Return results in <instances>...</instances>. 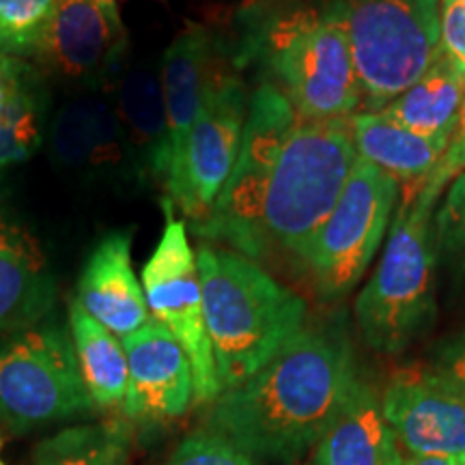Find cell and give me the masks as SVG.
Segmentation results:
<instances>
[{
    "mask_svg": "<svg viewBox=\"0 0 465 465\" xmlns=\"http://www.w3.org/2000/svg\"><path fill=\"white\" fill-rule=\"evenodd\" d=\"M356 381L342 328L302 330L263 369L213 401L205 429L254 461L293 463L330 431Z\"/></svg>",
    "mask_w": 465,
    "mask_h": 465,
    "instance_id": "6da1fadb",
    "label": "cell"
},
{
    "mask_svg": "<svg viewBox=\"0 0 465 465\" xmlns=\"http://www.w3.org/2000/svg\"><path fill=\"white\" fill-rule=\"evenodd\" d=\"M196 267L224 392L250 380L304 330L306 302L231 250L201 243Z\"/></svg>",
    "mask_w": 465,
    "mask_h": 465,
    "instance_id": "7a4b0ae2",
    "label": "cell"
},
{
    "mask_svg": "<svg viewBox=\"0 0 465 465\" xmlns=\"http://www.w3.org/2000/svg\"><path fill=\"white\" fill-rule=\"evenodd\" d=\"M401 199L380 265L353 308L366 345L388 356L422 339L438 315L435 209L441 196L407 183Z\"/></svg>",
    "mask_w": 465,
    "mask_h": 465,
    "instance_id": "3957f363",
    "label": "cell"
},
{
    "mask_svg": "<svg viewBox=\"0 0 465 465\" xmlns=\"http://www.w3.org/2000/svg\"><path fill=\"white\" fill-rule=\"evenodd\" d=\"M356 160L349 119L298 114L261 196L257 259L281 248L302 261L339 201Z\"/></svg>",
    "mask_w": 465,
    "mask_h": 465,
    "instance_id": "277c9868",
    "label": "cell"
},
{
    "mask_svg": "<svg viewBox=\"0 0 465 465\" xmlns=\"http://www.w3.org/2000/svg\"><path fill=\"white\" fill-rule=\"evenodd\" d=\"M246 50L304 119H351L362 104L347 33L325 5L254 22Z\"/></svg>",
    "mask_w": 465,
    "mask_h": 465,
    "instance_id": "5b68a950",
    "label": "cell"
},
{
    "mask_svg": "<svg viewBox=\"0 0 465 465\" xmlns=\"http://www.w3.org/2000/svg\"><path fill=\"white\" fill-rule=\"evenodd\" d=\"M345 28L364 113H380L431 67L440 0H325Z\"/></svg>",
    "mask_w": 465,
    "mask_h": 465,
    "instance_id": "8992f818",
    "label": "cell"
},
{
    "mask_svg": "<svg viewBox=\"0 0 465 465\" xmlns=\"http://www.w3.org/2000/svg\"><path fill=\"white\" fill-rule=\"evenodd\" d=\"M95 410L75 360L72 332L42 322L0 334V424L28 433Z\"/></svg>",
    "mask_w": 465,
    "mask_h": 465,
    "instance_id": "52a82bcc",
    "label": "cell"
},
{
    "mask_svg": "<svg viewBox=\"0 0 465 465\" xmlns=\"http://www.w3.org/2000/svg\"><path fill=\"white\" fill-rule=\"evenodd\" d=\"M397 199V179L358 158L334 209L302 257L323 300H339L360 282L386 240Z\"/></svg>",
    "mask_w": 465,
    "mask_h": 465,
    "instance_id": "ba28073f",
    "label": "cell"
},
{
    "mask_svg": "<svg viewBox=\"0 0 465 465\" xmlns=\"http://www.w3.org/2000/svg\"><path fill=\"white\" fill-rule=\"evenodd\" d=\"M166 226L160 243L143 267V291L151 319L164 325L190 360L194 377V403H213L220 394V377L209 341L196 252L190 246L183 220L173 218L164 201Z\"/></svg>",
    "mask_w": 465,
    "mask_h": 465,
    "instance_id": "9c48e42d",
    "label": "cell"
},
{
    "mask_svg": "<svg viewBox=\"0 0 465 465\" xmlns=\"http://www.w3.org/2000/svg\"><path fill=\"white\" fill-rule=\"evenodd\" d=\"M298 113L287 97L263 83L252 93L240 155L212 213L194 226L201 237L229 243L242 257L257 259V223L267 177Z\"/></svg>",
    "mask_w": 465,
    "mask_h": 465,
    "instance_id": "30bf717a",
    "label": "cell"
},
{
    "mask_svg": "<svg viewBox=\"0 0 465 465\" xmlns=\"http://www.w3.org/2000/svg\"><path fill=\"white\" fill-rule=\"evenodd\" d=\"M248 104L242 80L220 72L203 100L182 160L168 174L166 201L182 209L194 226L212 213L235 168Z\"/></svg>",
    "mask_w": 465,
    "mask_h": 465,
    "instance_id": "8fae6325",
    "label": "cell"
},
{
    "mask_svg": "<svg viewBox=\"0 0 465 465\" xmlns=\"http://www.w3.org/2000/svg\"><path fill=\"white\" fill-rule=\"evenodd\" d=\"M119 9L106 0H58L35 58L56 80L78 89H106L124 63Z\"/></svg>",
    "mask_w": 465,
    "mask_h": 465,
    "instance_id": "7c38bea8",
    "label": "cell"
},
{
    "mask_svg": "<svg viewBox=\"0 0 465 465\" xmlns=\"http://www.w3.org/2000/svg\"><path fill=\"white\" fill-rule=\"evenodd\" d=\"M381 411L399 444L416 457H449L465 465V391L429 366L394 373Z\"/></svg>",
    "mask_w": 465,
    "mask_h": 465,
    "instance_id": "4fadbf2b",
    "label": "cell"
},
{
    "mask_svg": "<svg viewBox=\"0 0 465 465\" xmlns=\"http://www.w3.org/2000/svg\"><path fill=\"white\" fill-rule=\"evenodd\" d=\"M127 392L124 414L132 420L160 422L183 416L194 403V377L183 347L164 325L151 319L125 336Z\"/></svg>",
    "mask_w": 465,
    "mask_h": 465,
    "instance_id": "5bb4252c",
    "label": "cell"
},
{
    "mask_svg": "<svg viewBox=\"0 0 465 465\" xmlns=\"http://www.w3.org/2000/svg\"><path fill=\"white\" fill-rule=\"evenodd\" d=\"M50 158L63 171L89 179L132 173L130 151L108 97H78L48 127Z\"/></svg>",
    "mask_w": 465,
    "mask_h": 465,
    "instance_id": "9a60e30c",
    "label": "cell"
},
{
    "mask_svg": "<svg viewBox=\"0 0 465 465\" xmlns=\"http://www.w3.org/2000/svg\"><path fill=\"white\" fill-rule=\"evenodd\" d=\"M108 102L124 130L132 174L141 182L164 183L171 166L168 114L160 74L121 63L108 86Z\"/></svg>",
    "mask_w": 465,
    "mask_h": 465,
    "instance_id": "2e32d148",
    "label": "cell"
},
{
    "mask_svg": "<svg viewBox=\"0 0 465 465\" xmlns=\"http://www.w3.org/2000/svg\"><path fill=\"white\" fill-rule=\"evenodd\" d=\"M75 302L119 339L151 322L143 282L132 265L130 231L110 232L97 243L80 274Z\"/></svg>",
    "mask_w": 465,
    "mask_h": 465,
    "instance_id": "e0dca14e",
    "label": "cell"
},
{
    "mask_svg": "<svg viewBox=\"0 0 465 465\" xmlns=\"http://www.w3.org/2000/svg\"><path fill=\"white\" fill-rule=\"evenodd\" d=\"M56 282L31 231L0 201V334L48 317Z\"/></svg>",
    "mask_w": 465,
    "mask_h": 465,
    "instance_id": "ac0fdd59",
    "label": "cell"
},
{
    "mask_svg": "<svg viewBox=\"0 0 465 465\" xmlns=\"http://www.w3.org/2000/svg\"><path fill=\"white\" fill-rule=\"evenodd\" d=\"M218 74L216 45L203 26H188L179 33L162 56L160 78L166 100L171 147L168 174L182 160L192 125Z\"/></svg>",
    "mask_w": 465,
    "mask_h": 465,
    "instance_id": "d6986e66",
    "label": "cell"
},
{
    "mask_svg": "<svg viewBox=\"0 0 465 465\" xmlns=\"http://www.w3.org/2000/svg\"><path fill=\"white\" fill-rule=\"evenodd\" d=\"M399 440L381 411V399L356 381L341 416L317 444L315 465H401Z\"/></svg>",
    "mask_w": 465,
    "mask_h": 465,
    "instance_id": "ffe728a7",
    "label": "cell"
},
{
    "mask_svg": "<svg viewBox=\"0 0 465 465\" xmlns=\"http://www.w3.org/2000/svg\"><path fill=\"white\" fill-rule=\"evenodd\" d=\"M48 132V89L26 58L0 54V168L42 149Z\"/></svg>",
    "mask_w": 465,
    "mask_h": 465,
    "instance_id": "44dd1931",
    "label": "cell"
},
{
    "mask_svg": "<svg viewBox=\"0 0 465 465\" xmlns=\"http://www.w3.org/2000/svg\"><path fill=\"white\" fill-rule=\"evenodd\" d=\"M349 125L358 158L405 185L424 182L449 147V141L420 136L383 113L353 114Z\"/></svg>",
    "mask_w": 465,
    "mask_h": 465,
    "instance_id": "7402d4cb",
    "label": "cell"
},
{
    "mask_svg": "<svg viewBox=\"0 0 465 465\" xmlns=\"http://www.w3.org/2000/svg\"><path fill=\"white\" fill-rule=\"evenodd\" d=\"M463 102L465 69L440 48L431 67L380 113L420 136L450 141Z\"/></svg>",
    "mask_w": 465,
    "mask_h": 465,
    "instance_id": "603a6c76",
    "label": "cell"
},
{
    "mask_svg": "<svg viewBox=\"0 0 465 465\" xmlns=\"http://www.w3.org/2000/svg\"><path fill=\"white\" fill-rule=\"evenodd\" d=\"M69 332L80 375L93 405L100 410L124 407L127 392V356L124 341L95 322L78 302L69 306Z\"/></svg>",
    "mask_w": 465,
    "mask_h": 465,
    "instance_id": "cb8c5ba5",
    "label": "cell"
},
{
    "mask_svg": "<svg viewBox=\"0 0 465 465\" xmlns=\"http://www.w3.org/2000/svg\"><path fill=\"white\" fill-rule=\"evenodd\" d=\"M130 433L124 424H75L45 438L33 465H130Z\"/></svg>",
    "mask_w": 465,
    "mask_h": 465,
    "instance_id": "d4e9b609",
    "label": "cell"
},
{
    "mask_svg": "<svg viewBox=\"0 0 465 465\" xmlns=\"http://www.w3.org/2000/svg\"><path fill=\"white\" fill-rule=\"evenodd\" d=\"M438 274L449 276L465 302V173L452 179L435 209Z\"/></svg>",
    "mask_w": 465,
    "mask_h": 465,
    "instance_id": "484cf974",
    "label": "cell"
},
{
    "mask_svg": "<svg viewBox=\"0 0 465 465\" xmlns=\"http://www.w3.org/2000/svg\"><path fill=\"white\" fill-rule=\"evenodd\" d=\"M58 0H0V54L28 58L42 44Z\"/></svg>",
    "mask_w": 465,
    "mask_h": 465,
    "instance_id": "4316f807",
    "label": "cell"
},
{
    "mask_svg": "<svg viewBox=\"0 0 465 465\" xmlns=\"http://www.w3.org/2000/svg\"><path fill=\"white\" fill-rule=\"evenodd\" d=\"M166 465H257V461L223 435L203 429L188 435Z\"/></svg>",
    "mask_w": 465,
    "mask_h": 465,
    "instance_id": "83f0119b",
    "label": "cell"
},
{
    "mask_svg": "<svg viewBox=\"0 0 465 465\" xmlns=\"http://www.w3.org/2000/svg\"><path fill=\"white\" fill-rule=\"evenodd\" d=\"M461 173H465V102L461 106V114H459L455 132H452L449 147H446L444 155H441L440 164L433 168L431 174L424 182H420V185L435 196H444V192L452 179H457Z\"/></svg>",
    "mask_w": 465,
    "mask_h": 465,
    "instance_id": "f1b7e54d",
    "label": "cell"
},
{
    "mask_svg": "<svg viewBox=\"0 0 465 465\" xmlns=\"http://www.w3.org/2000/svg\"><path fill=\"white\" fill-rule=\"evenodd\" d=\"M440 48L465 69V3L440 0Z\"/></svg>",
    "mask_w": 465,
    "mask_h": 465,
    "instance_id": "f546056e",
    "label": "cell"
},
{
    "mask_svg": "<svg viewBox=\"0 0 465 465\" xmlns=\"http://www.w3.org/2000/svg\"><path fill=\"white\" fill-rule=\"evenodd\" d=\"M429 369L465 391V330L441 339L433 347Z\"/></svg>",
    "mask_w": 465,
    "mask_h": 465,
    "instance_id": "4dcf8cb0",
    "label": "cell"
},
{
    "mask_svg": "<svg viewBox=\"0 0 465 465\" xmlns=\"http://www.w3.org/2000/svg\"><path fill=\"white\" fill-rule=\"evenodd\" d=\"M401 465H461L457 463L455 459L449 457H411V459H403Z\"/></svg>",
    "mask_w": 465,
    "mask_h": 465,
    "instance_id": "1f68e13d",
    "label": "cell"
},
{
    "mask_svg": "<svg viewBox=\"0 0 465 465\" xmlns=\"http://www.w3.org/2000/svg\"><path fill=\"white\" fill-rule=\"evenodd\" d=\"M0 465H7L3 459V438H0Z\"/></svg>",
    "mask_w": 465,
    "mask_h": 465,
    "instance_id": "d6a6232c",
    "label": "cell"
},
{
    "mask_svg": "<svg viewBox=\"0 0 465 465\" xmlns=\"http://www.w3.org/2000/svg\"><path fill=\"white\" fill-rule=\"evenodd\" d=\"M106 3L110 5V7H116V0H106Z\"/></svg>",
    "mask_w": 465,
    "mask_h": 465,
    "instance_id": "836d02e7",
    "label": "cell"
},
{
    "mask_svg": "<svg viewBox=\"0 0 465 465\" xmlns=\"http://www.w3.org/2000/svg\"><path fill=\"white\" fill-rule=\"evenodd\" d=\"M463 3H465V0H463Z\"/></svg>",
    "mask_w": 465,
    "mask_h": 465,
    "instance_id": "e575fe53",
    "label": "cell"
}]
</instances>
